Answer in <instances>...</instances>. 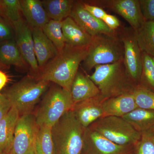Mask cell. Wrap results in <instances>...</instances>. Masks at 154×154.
I'll use <instances>...</instances> for the list:
<instances>
[{"mask_svg":"<svg viewBox=\"0 0 154 154\" xmlns=\"http://www.w3.org/2000/svg\"><path fill=\"white\" fill-rule=\"evenodd\" d=\"M8 77L5 73L0 69V93L8 82Z\"/></svg>","mask_w":154,"mask_h":154,"instance_id":"cell-36","label":"cell"},{"mask_svg":"<svg viewBox=\"0 0 154 154\" xmlns=\"http://www.w3.org/2000/svg\"><path fill=\"white\" fill-rule=\"evenodd\" d=\"M13 29L15 42L22 57L28 65L30 74L37 78L39 69L34 53L32 29L23 19L14 25Z\"/></svg>","mask_w":154,"mask_h":154,"instance_id":"cell-11","label":"cell"},{"mask_svg":"<svg viewBox=\"0 0 154 154\" xmlns=\"http://www.w3.org/2000/svg\"><path fill=\"white\" fill-rule=\"evenodd\" d=\"M12 107L8 99L2 93H0V121L8 113Z\"/></svg>","mask_w":154,"mask_h":154,"instance_id":"cell-34","label":"cell"},{"mask_svg":"<svg viewBox=\"0 0 154 154\" xmlns=\"http://www.w3.org/2000/svg\"><path fill=\"white\" fill-rule=\"evenodd\" d=\"M34 154H55L51 127H39L35 143Z\"/></svg>","mask_w":154,"mask_h":154,"instance_id":"cell-26","label":"cell"},{"mask_svg":"<svg viewBox=\"0 0 154 154\" xmlns=\"http://www.w3.org/2000/svg\"><path fill=\"white\" fill-rule=\"evenodd\" d=\"M106 99L100 94L74 104L71 110L80 124L87 128L102 117V104Z\"/></svg>","mask_w":154,"mask_h":154,"instance_id":"cell-14","label":"cell"},{"mask_svg":"<svg viewBox=\"0 0 154 154\" xmlns=\"http://www.w3.org/2000/svg\"><path fill=\"white\" fill-rule=\"evenodd\" d=\"M103 21L110 30H116L120 27V21L117 17L113 15L107 14Z\"/></svg>","mask_w":154,"mask_h":154,"instance_id":"cell-35","label":"cell"},{"mask_svg":"<svg viewBox=\"0 0 154 154\" xmlns=\"http://www.w3.org/2000/svg\"><path fill=\"white\" fill-rule=\"evenodd\" d=\"M0 68H1V67H0Z\"/></svg>","mask_w":154,"mask_h":154,"instance_id":"cell-38","label":"cell"},{"mask_svg":"<svg viewBox=\"0 0 154 154\" xmlns=\"http://www.w3.org/2000/svg\"><path fill=\"white\" fill-rule=\"evenodd\" d=\"M142 69L139 85L154 92V57L142 51Z\"/></svg>","mask_w":154,"mask_h":154,"instance_id":"cell-28","label":"cell"},{"mask_svg":"<svg viewBox=\"0 0 154 154\" xmlns=\"http://www.w3.org/2000/svg\"><path fill=\"white\" fill-rule=\"evenodd\" d=\"M88 48V45L75 47L66 44L61 51L39 70L37 78L70 92L80 64L87 55Z\"/></svg>","mask_w":154,"mask_h":154,"instance_id":"cell-1","label":"cell"},{"mask_svg":"<svg viewBox=\"0 0 154 154\" xmlns=\"http://www.w3.org/2000/svg\"><path fill=\"white\" fill-rule=\"evenodd\" d=\"M89 128L119 145L134 146L141 137V133L122 117H102Z\"/></svg>","mask_w":154,"mask_h":154,"instance_id":"cell-7","label":"cell"},{"mask_svg":"<svg viewBox=\"0 0 154 154\" xmlns=\"http://www.w3.org/2000/svg\"><path fill=\"white\" fill-rule=\"evenodd\" d=\"M133 146L116 144L88 127L85 130L81 154H133Z\"/></svg>","mask_w":154,"mask_h":154,"instance_id":"cell-10","label":"cell"},{"mask_svg":"<svg viewBox=\"0 0 154 154\" xmlns=\"http://www.w3.org/2000/svg\"><path fill=\"white\" fill-rule=\"evenodd\" d=\"M139 2L145 21H154V0H139Z\"/></svg>","mask_w":154,"mask_h":154,"instance_id":"cell-31","label":"cell"},{"mask_svg":"<svg viewBox=\"0 0 154 154\" xmlns=\"http://www.w3.org/2000/svg\"><path fill=\"white\" fill-rule=\"evenodd\" d=\"M123 43L116 30L110 34H98L92 36L83 66L90 72L98 65L108 64L123 60Z\"/></svg>","mask_w":154,"mask_h":154,"instance_id":"cell-4","label":"cell"},{"mask_svg":"<svg viewBox=\"0 0 154 154\" xmlns=\"http://www.w3.org/2000/svg\"><path fill=\"white\" fill-rule=\"evenodd\" d=\"M85 8L95 18L103 21L107 14L102 8L85 2H82Z\"/></svg>","mask_w":154,"mask_h":154,"instance_id":"cell-33","label":"cell"},{"mask_svg":"<svg viewBox=\"0 0 154 154\" xmlns=\"http://www.w3.org/2000/svg\"><path fill=\"white\" fill-rule=\"evenodd\" d=\"M75 2V1L73 0H43L42 1L49 19L60 22L70 17Z\"/></svg>","mask_w":154,"mask_h":154,"instance_id":"cell-23","label":"cell"},{"mask_svg":"<svg viewBox=\"0 0 154 154\" xmlns=\"http://www.w3.org/2000/svg\"><path fill=\"white\" fill-rule=\"evenodd\" d=\"M123 45V62L127 73L135 85H139L142 69V58L135 30L131 27H122L117 29Z\"/></svg>","mask_w":154,"mask_h":154,"instance_id":"cell-8","label":"cell"},{"mask_svg":"<svg viewBox=\"0 0 154 154\" xmlns=\"http://www.w3.org/2000/svg\"><path fill=\"white\" fill-rule=\"evenodd\" d=\"M0 154H3L2 153H1V152H0Z\"/></svg>","mask_w":154,"mask_h":154,"instance_id":"cell-37","label":"cell"},{"mask_svg":"<svg viewBox=\"0 0 154 154\" xmlns=\"http://www.w3.org/2000/svg\"><path fill=\"white\" fill-rule=\"evenodd\" d=\"M39 128L34 113L20 116L9 154H34L35 143Z\"/></svg>","mask_w":154,"mask_h":154,"instance_id":"cell-9","label":"cell"},{"mask_svg":"<svg viewBox=\"0 0 154 154\" xmlns=\"http://www.w3.org/2000/svg\"><path fill=\"white\" fill-rule=\"evenodd\" d=\"M122 118L140 133L154 127V110L137 107Z\"/></svg>","mask_w":154,"mask_h":154,"instance_id":"cell-22","label":"cell"},{"mask_svg":"<svg viewBox=\"0 0 154 154\" xmlns=\"http://www.w3.org/2000/svg\"><path fill=\"white\" fill-rule=\"evenodd\" d=\"M85 129L71 110L64 114L51 127L55 154H81Z\"/></svg>","mask_w":154,"mask_h":154,"instance_id":"cell-5","label":"cell"},{"mask_svg":"<svg viewBox=\"0 0 154 154\" xmlns=\"http://www.w3.org/2000/svg\"><path fill=\"white\" fill-rule=\"evenodd\" d=\"M14 66L20 69L29 68L19 50L15 40L13 39L0 44V67Z\"/></svg>","mask_w":154,"mask_h":154,"instance_id":"cell-21","label":"cell"},{"mask_svg":"<svg viewBox=\"0 0 154 154\" xmlns=\"http://www.w3.org/2000/svg\"><path fill=\"white\" fill-rule=\"evenodd\" d=\"M94 69L93 74L88 76L106 99L133 93L136 86L127 73L123 60L96 66Z\"/></svg>","mask_w":154,"mask_h":154,"instance_id":"cell-2","label":"cell"},{"mask_svg":"<svg viewBox=\"0 0 154 154\" xmlns=\"http://www.w3.org/2000/svg\"><path fill=\"white\" fill-rule=\"evenodd\" d=\"M135 33L141 51L154 57V21H145Z\"/></svg>","mask_w":154,"mask_h":154,"instance_id":"cell-24","label":"cell"},{"mask_svg":"<svg viewBox=\"0 0 154 154\" xmlns=\"http://www.w3.org/2000/svg\"><path fill=\"white\" fill-rule=\"evenodd\" d=\"M70 94L74 103L75 104L98 96L100 93L88 75L79 70L72 84Z\"/></svg>","mask_w":154,"mask_h":154,"instance_id":"cell-17","label":"cell"},{"mask_svg":"<svg viewBox=\"0 0 154 154\" xmlns=\"http://www.w3.org/2000/svg\"><path fill=\"white\" fill-rule=\"evenodd\" d=\"M20 116L14 107L0 121V152L9 154L11 151L17 122Z\"/></svg>","mask_w":154,"mask_h":154,"instance_id":"cell-19","label":"cell"},{"mask_svg":"<svg viewBox=\"0 0 154 154\" xmlns=\"http://www.w3.org/2000/svg\"><path fill=\"white\" fill-rule=\"evenodd\" d=\"M133 154H154V127L141 133L140 139L134 146Z\"/></svg>","mask_w":154,"mask_h":154,"instance_id":"cell-30","label":"cell"},{"mask_svg":"<svg viewBox=\"0 0 154 154\" xmlns=\"http://www.w3.org/2000/svg\"><path fill=\"white\" fill-rule=\"evenodd\" d=\"M133 95L139 108L154 111V92L140 85L136 86Z\"/></svg>","mask_w":154,"mask_h":154,"instance_id":"cell-29","label":"cell"},{"mask_svg":"<svg viewBox=\"0 0 154 154\" xmlns=\"http://www.w3.org/2000/svg\"><path fill=\"white\" fill-rule=\"evenodd\" d=\"M62 30L66 44L75 47L88 46L92 36L68 17L62 21Z\"/></svg>","mask_w":154,"mask_h":154,"instance_id":"cell-20","label":"cell"},{"mask_svg":"<svg viewBox=\"0 0 154 154\" xmlns=\"http://www.w3.org/2000/svg\"><path fill=\"white\" fill-rule=\"evenodd\" d=\"M50 86V82L28 74L6 88L2 93L19 115L33 113L34 107Z\"/></svg>","mask_w":154,"mask_h":154,"instance_id":"cell-3","label":"cell"},{"mask_svg":"<svg viewBox=\"0 0 154 154\" xmlns=\"http://www.w3.org/2000/svg\"><path fill=\"white\" fill-rule=\"evenodd\" d=\"M70 17L91 36L99 34H110L116 30H110L102 20L95 18L87 11L82 2L75 1Z\"/></svg>","mask_w":154,"mask_h":154,"instance_id":"cell-13","label":"cell"},{"mask_svg":"<svg viewBox=\"0 0 154 154\" xmlns=\"http://www.w3.org/2000/svg\"><path fill=\"white\" fill-rule=\"evenodd\" d=\"M93 3H97L94 5L108 8L120 15L135 31L145 21L141 11L139 0L96 1Z\"/></svg>","mask_w":154,"mask_h":154,"instance_id":"cell-12","label":"cell"},{"mask_svg":"<svg viewBox=\"0 0 154 154\" xmlns=\"http://www.w3.org/2000/svg\"><path fill=\"white\" fill-rule=\"evenodd\" d=\"M22 15L31 28H42L50 19L48 16L42 1L20 0Z\"/></svg>","mask_w":154,"mask_h":154,"instance_id":"cell-18","label":"cell"},{"mask_svg":"<svg viewBox=\"0 0 154 154\" xmlns=\"http://www.w3.org/2000/svg\"><path fill=\"white\" fill-rule=\"evenodd\" d=\"M12 28L0 16V42L13 39Z\"/></svg>","mask_w":154,"mask_h":154,"instance_id":"cell-32","label":"cell"},{"mask_svg":"<svg viewBox=\"0 0 154 154\" xmlns=\"http://www.w3.org/2000/svg\"><path fill=\"white\" fill-rule=\"evenodd\" d=\"M31 29L34 53L40 70L57 55L58 51L52 42L45 35L42 28Z\"/></svg>","mask_w":154,"mask_h":154,"instance_id":"cell-15","label":"cell"},{"mask_svg":"<svg viewBox=\"0 0 154 154\" xmlns=\"http://www.w3.org/2000/svg\"><path fill=\"white\" fill-rule=\"evenodd\" d=\"M20 0H0V16L13 28L22 20Z\"/></svg>","mask_w":154,"mask_h":154,"instance_id":"cell-25","label":"cell"},{"mask_svg":"<svg viewBox=\"0 0 154 154\" xmlns=\"http://www.w3.org/2000/svg\"><path fill=\"white\" fill-rule=\"evenodd\" d=\"M42 29L48 38L55 45L58 52L61 51L66 45L62 30V21L50 19Z\"/></svg>","mask_w":154,"mask_h":154,"instance_id":"cell-27","label":"cell"},{"mask_svg":"<svg viewBox=\"0 0 154 154\" xmlns=\"http://www.w3.org/2000/svg\"><path fill=\"white\" fill-rule=\"evenodd\" d=\"M137 108L132 93L122 94L105 99L102 104V117H122Z\"/></svg>","mask_w":154,"mask_h":154,"instance_id":"cell-16","label":"cell"},{"mask_svg":"<svg viewBox=\"0 0 154 154\" xmlns=\"http://www.w3.org/2000/svg\"><path fill=\"white\" fill-rule=\"evenodd\" d=\"M74 104L70 92L55 84L50 86L33 112L38 126L52 127Z\"/></svg>","mask_w":154,"mask_h":154,"instance_id":"cell-6","label":"cell"}]
</instances>
